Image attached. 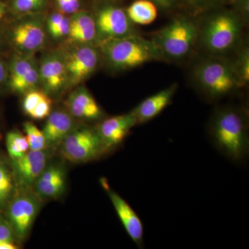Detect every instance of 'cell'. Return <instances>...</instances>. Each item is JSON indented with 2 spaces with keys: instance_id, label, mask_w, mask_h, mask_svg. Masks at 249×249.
Wrapping results in <instances>:
<instances>
[{
  "instance_id": "6da1fadb",
  "label": "cell",
  "mask_w": 249,
  "mask_h": 249,
  "mask_svg": "<svg viewBox=\"0 0 249 249\" xmlns=\"http://www.w3.org/2000/svg\"><path fill=\"white\" fill-rule=\"evenodd\" d=\"M211 137L218 148L235 161H240L249 152L247 122L240 111L234 109L218 111L211 124Z\"/></svg>"
},
{
  "instance_id": "7a4b0ae2",
  "label": "cell",
  "mask_w": 249,
  "mask_h": 249,
  "mask_svg": "<svg viewBox=\"0 0 249 249\" xmlns=\"http://www.w3.org/2000/svg\"><path fill=\"white\" fill-rule=\"evenodd\" d=\"M102 51L109 65L117 70L134 68L162 58L153 41L132 35L103 40Z\"/></svg>"
},
{
  "instance_id": "3957f363",
  "label": "cell",
  "mask_w": 249,
  "mask_h": 249,
  "mask_svg": "<svg viewBox=\"0 0 249 249\" xmlns=\"http://www.w3.org/2000/svg\"><path fill=\"white\" fill-rule=\"evenodd\" d=\"M199 35L196 25L186 18H178L157 33L153 41L162 57L181 59L191 52Z\"/></svg>"
},
{
  "instance_id": "277c9868",
  "label": "cell",
  "mask_w": 249,
  "mask_h": 249,
  "mask_svg": "<svg viewBox=\"0 0 249 249\" xmlns=\"http://www.w3.org/2000/svg\"><path fill=\"white\" fill-rule=\"evenodd\" d=\"M242 30L240 18L231 12L218 13L211 16L203 27L201 42L213 53H223L233 48Z\"/></svg>"
},
{
  "instance_id": "5b68a950",
  "label": "cell",
  "mask_w": 249,
  "mask_h": 249,
  "mask_svg": "<svg viewBox=\"0 0 249 249\" xmlns=\"http://www.w3.org/2000/svg\"><path fill=\"white\" fill-rule=\"evenodd\" d=\"M196 75L202 89L212 97L224 96L241 85L235 67L224 60H205L196 68Z\"/></svg>"
},
{
  "instance_id": "8992f818",
  "label": "cell",
  "mask_w": 249,
  "mask_h": 249,
  "mask_svg": "<svg viewBox=\"0 0 249 249\" xmlns=\"http://www.w3.org/2000/svg\"><path fill=\"white\" fill-rule=\"evenodd\" d=\"M63 141L62 153L67 160L76 163L89 161L106 152L99 134L95 129H78L70 132Z\"/></svg>"
},
{
  "instance_id": "52a82bcc",
  "label": "cell",
  "mask_w": 249,
  "mask_h": 249,
  "mask_svg": "<svg viewBox=\"0 0 249 249\" xmlns=\"http://www.w3.org/2000/svg\"><path fill=\"white\" fill-rule=\"evenodd\" d=\"M65 58L67 81L74 85L92 74L99 63V54L93 47H76Z\"/></svg>"
},
{
  "instance_id": "ba28073f",
  "label": "cell",
  "mask_w": 249,
  "mask_h": 249,
  "mask_svg": "<svg viewBox=\"0 0 249 249\" xmlns=\"http://www.w3.org/2000/svg\"><path fill=\"white\" fill-rule=\"evenodd\" d=\"M96 25L97 36L103 40L125 37L132 32V22L126 12L114 6H106L98 12Z\"/></svg>"
},
{
  "instance_id": "9c48e42d",
  "label": "cell",
  "mask_w": 249,
  "mask_h": 249,
  "mask_svg": "<svg viewBox=\"0 0 249 249\" xmlns=\"http://www.w3.org/2000/svg\"><path fill=\"white\" fill-rule=\"evenodd\" d=\"M40 80L39 70L29 56H15L8 65L7 84L11 90L22 93L30 91Z\"/></svg>"
},
{
  "instance_id": "30bf717a",
  "label": "cell",
  "mask_w": 249,
  "mask_h": 249,
  "mask_svg": "<svg viewBox=\"0 0 249 249\" xmlns=\"http://www.w3.org/2000/svg\"><path fill=\"white\" fill-rule=\"evenodd\" d=\"M11 40L15 47L23 52H36L43 47L45 33L40 19H24L17 23L11 31Z\"/></svg>"
},
{
  "instance_id": "8fae6325",
  "label": "cell",
  "mask_w": 249,
  "mask_h": 249,
  "mask_svg": "<svg viewBox=\"0 0 249 249\" xmlns=\"http://www.w3.org/2000/svg\"><path fill=\"white\" fill-rule=\"evenodd\" d=\"M37 211L38 205L29 196H18L10 205L7 221L18 238L24 239L27 235Z\"/></svg>"
},
{
  "instance_id": "7c38bea8",
  "label": "cell",
  "mask_w": 249,
  "mask_h": 249,
  "mask_svg": "<svg viewBox=\"0 0 249 249\" xmlns=\"http://www.w3.org/2000/svg\"><path fill=\"white\" fill-rule=\"evenodd\" d=\"M137 124L133 113L109 118L97 129L103 147L107 151L124 142L130 129Z\"/></svg>"
},
{
  "instance_id": "4fadbf2b",
  "label": "cell",
  "mask_w": 249,
  "mask_h": 249,
  "mask_svg": "<svg viewBox=\"0 0 249 249\" xmlns=\"http://www.w3.org/2000/svg\"><path fill=\"white\" fill-rule=\"evenodd\" d=\"M110 198L116 213L129 237L139 247L143 242V226L138 214L120 196L111 191L106 183H103Z\"/></svg>"
},
{
  "instance_id": "5bb4252c",
  "label": "cell",
  "mask_w": 249,
  "mask_h": 249,
  "mask_svg": "<svg viewBox=\"0 0 249 249\" xmlns=\"http://www.w3.org/2000/svg\"><path fill=\"white\" fill-rule=\"evenodd\" d=\"M39 76L45 89L57 92L67 83L65 58L58 53L46 55L41 61Z\"/></svg>"
},
{
  "instance_id": "9a60e30c",
  "label": "cell",
  "mask_w": 249,
  "mask_h": 249,
  "mask_svg": "<svg viewBox=\"0 0 249 249\" xmlns=\"http://www.w3.org/2000/svg\"><path fill=\"white\" fill-rule=\"evenodd\" d=\"M47 160L43 150H30L13 160L15 174L19 183L27 186L38 178L45 170Z\"/></svg>"
},
{
  "instance_id": "2e32d148",
  "label": "cell",
  "mask_w": 249,
  "mask_h": 249,
  "mask_svg": "<svg viewBox=\"0 0 249 249\" xmlns=\"http://www.w3.org/2000/svg\"><path fill=\"white\" fill-rule=\"evenodd\" d=\"M177 88L178 85L174 84L142 101L132 111L137 124L147 122L158 116L171 102Z\"/></svg>"
},
{
  "instance_id": "e0dca14e",
  "label": "cell",
  "mask_w": 249,
  "mask_h": 249,
  "mask_svg": "<svg viewBox=\"0 0 249 249\" xmlns=\"http://www.w3.org/2000/svg\"><path fill=\"white\" fill-rule=\"evenodd\" d=\"M68 105L72 115L80 119L96 120L102 116L98 103L85 88H80L72 93Z\"/></svg>"
},
{
  "instance_id": "ac0fdd59",
  "label": "cell",
  "mask_w": 249,
  "mask_h": 249,
  "mask_svg": "<svg viewBox=\"0 0 249 249\" xmlns=\"http://www.w3.org/2000/svg\"><path fill=\"white\" fill-rule=\"evenodd\" d=\"M69 36L71 40L80 44L91 43L97 36L96 20L88 11H78L70 18Z\"/></svg>"
},
{
  "instance_id": "d6986e66",
  "label": "cell",
  "mask_w": 249,
  "mask_h": 249,
  "mask_svg": "<svg viewBox=\"0 0 249 249\" xmlns=\"http://www.w3.org/2000/svg\"><path fill=\"white\" fill-rule=\"evenodd\" d=\"M73 121L71 116L64 111H54L49 114L42 129L47 145L56 144L71 132Z\"/></svg>"
},
{
  "instance_id": "ffe728a7",
  "label": "cell",
  "mask_w": 249,
  "mask_h": 249,
  "mask_svg": "<svg viewBox=\"0 0 249 249\" xmlns=\"http://www.w3.org/2000/svg\"><path fill=\"white\" fill-rule=\"evenodd\" d=\"M24 112L32 119L40 120L49 116L52 109V101L42 91H28L23 101Z\"/></svg>"
},
{
  "instance_id": "44dd1931",
  "label": "cell",
  "mask_w": 249,
  "mask_h": 249,
  "mask_svg": "<svg viewBox=\"0 0 249 249\" xmlns=\"http://www.w3.org/2000/svg\"><path fill=\"white\" fill-rule=\"evenodd\" d=\"M127 16L131 22L141 25H146L155 20L157 9L155 3L149 0H137L129 6Z\"/></svg>"
},
{
  "instance_id": "7402d4cb",
  "label": "cell",
  "mask_w": 249,
  "mask_h": 249,
  "mask_svg": "<svg viewBox=\"0 0 249 249\" xmlns=\"http://www.w3.org/2000/svg\"><path fill=\"white\" fill-rule=\"evenodd\" d=\"M6 142L8 153L12 160L21 157L29 149L26 136L18 131L9 132L6 135Z\"/></svg>"
},
{
  "instance_id": "603a6c76",
  "label": "cell",
  "mask_w": 249,
  "mask_h": 249,
  "mask_svg": "<svg viewBox=\"0 0 249 249\" xmlns=\"http://www.w3.org/2000/svg\"><path fill=\"white\" fill-rule=\"evenodd\" d=\"M23 127L26 133V138L27 139L30 150H43L47 144L42 131L40 130L35 124L31 122L24 123Z\"/></svg>"
},
{
  "instance_id": "cb8c5ba5",
  "label": "cell",
  "mask_w": 249,
  "mask_h": 249,
  "mask_svg": "<svg viewBox=\"0 0 249 249\" xmlns=\"http://www.w3.org/2000/svg\"><path fill=\"white\" fill-rule=\"evenodd\" d=\"M14 189L12 177L8 168L0 163V206L9 199Z\"/></svg>"
},
{
  "instance_id": "d4e9b609",
  "label": "cell",
  "mask_w": 249,
  "mask_h": 249,
  "mask_svg": "<svg viewBox=\"0 0 249 249\" xmlns=\"http://www.w3.org/2000/svg\"><path fill=\"white\" fill-rule=\"evenodd\" d=\"M47 0H12L11 7L17 14L35 12L45 6Z\"/></svg>"
},
{
  "instance_id": "484cf974",
  "label": "cell",
  "mask_w": 249,
  "mask_h": 249,
  "mask_svg": "<svg viewBox=\"0 0 249 249\" xmlns=\"http://www.w3.org/2000/svg\"><path fill=\"white\" fill-rule=\"evenodd\" d=\"M65 179L57 180L51 182H45V181H37V191L42 196H58L63 191L65 188Z\"/></svg>"
},
{
  "instance_id": "4316f807",
  "label": "cell",
  "mask_w": 249,
  "mask_h": 249,
  "mask_svg": "<svg viewBox=\"0 0 249 249\" xmlns=\"http://www.w3.org/2000/svg\"><path fill=\"white\" fill-rule=\"evenodd\" d=\"M235 67L236 73L239 77L241 84L246 83L249 79V51H244Z\"/></svg>"
},
{
  "instance_id": "83f0119b",
  "label": "cell",
  "mask_w": 249,
  "mask_h": 249,
  "mask_svg": "<svg viewBox=\"0 0 249 249\" xmlns=\"http://www.w3.org/2000/svg\"><path fill=\"white\" fill-rule=\"evenodd\" d=\"M223 0H183V4L193 14H197L204 10L215 6Z\"/></svg>"
},
{
  "instance_id": "f1b7e54d",
  "label": "cell",
  "mask_w": 249,
  "mask_h": 249,
  "mask_svg": "<svg viewBox=\"0 0 249 249\" xmlns=\"http://www.w3.org/2000/svg\"><path fill=\"white\" fill-rule=\"evenodd\" d=\"M57 6L63 14H73L79 11L80 0H55Z\"/></svg>"
},
{
  "instance_id": "f546056e",
  "label": "cell",
  "mask_w": 249,
  "mask_h": 249,
  "mask_svg": "<svg viewBox=\"0 0 249 249\" xmlns=\"http://www.w3.org/2000/svg\"><path fill=\"white\" fill-rule=\"evenodd\" d=\"M16 237L17 236L15 234L9 222L5 220L4 218L0 217V242L6 241L14 243Z\"/></svg>"
},
{
  "instance_id": "4dcf8cb0",
  "label": "cell",
  "mask_w": 249,
  "mask_h": 249,
  "mask_svg": "<svg viewBox=\"0 0 249 249\" xmlns=\"http://www.w3.org/2000/svg\"><path fill=\"white\" fill-rule=\"evenodd\" d=\"M70 31V18L66 17L58 27L49 32V34L55 38H61V37L69 36Z\"/></svg>"
},
{
  "instance_id": "1f68e13d",
  "label": "cell",
  "mask_w": 249,
  "mask_h": 249,
  "mask_svg": "<svg viewBox=\"0 0 249 249\" xmlns=\"http://www.w3.org/2000/svg\"><path fill=\"white\" fill-rule=\"evenodd\" d=\"M66 17L67 16H65V14H61V13H55V14L51 15L47 21V29H48L49 32H51L55 28L58 27Z\"/></svg>"
},
{
  "instance_id": "d6a6232c",
  "label": "cell",
  "mask_w": 249,
  "mask_h": 249,
  "mask_svg": "<svg viewBox=\"0 0 249 249\" xmlns=\"http://www.w3.org/2000/svg\"><path fill=\"white\" fill-rule=\"evenodd\" d=\"M8 65L0 57V88L7 83Z\"/></svg>"
},
{
  "instance_id": "836d02e7",
  "label": "cell",
  "mask_w": 249,
  "mask_h": 249,
  "mask_svg": "<svg viewBox=\"0 0 249 249\" xmlns=\"http://www.w3.org/2000/svg\"><path fill=\"white\" fill-rule=\"evenodd\" d=\"M154 3L163 9H168L175 4V0H152Z\"/></svg>"
},
{
  "instance_id": "e575fe53",
  "label": "cell",
  "mask_w": 249,
  "mask_h": 249,
  "mask_svg": "<svg viewBox=\"0 0 249 249\" xmlns=\"http://www.w3.org/2000/svg\"><path fill=\"white\" fill-rule=\"evenodd\" d=\"M18 249L16 245H15L14 242H6V241H3L0 242V249Z\"/></svg>"
},
{
  "instance_id": "d590c367",
  "label": "cell",
  "mask_w": 249,
  "mask_h": 249,
  "mask_svg": "<svg viewBox=\"0 0 249 249\" xmlns=\"http://www.w3.org/2000/svg\"><path fill=\"white\" fill-rule=\"evenodd\" d=\"M6 9H7V7H6V4L3 1H1V0H0V20L2 19L4 15L6 14Z\"/></svg>"
},
{
  "instance_id": "8d00e7d4",
  "label": "cell",
  "mask_w": 249,
  "mask_h": 249,
  "mask_svg": "<svg viewBox=\"0 0 249 249\" xmlns=\"http://www.w3.org/2000/svg\"><path fill=\"white\" fill-rule=\"evenodd\" d=\"M0 41H1V34H0Z\"/></svg>"
}]
</instances>
